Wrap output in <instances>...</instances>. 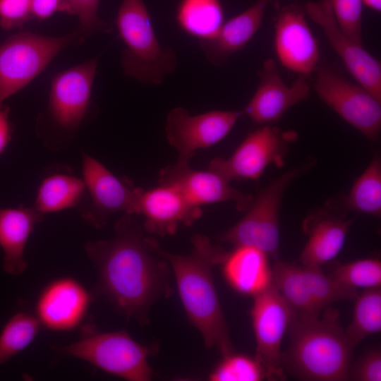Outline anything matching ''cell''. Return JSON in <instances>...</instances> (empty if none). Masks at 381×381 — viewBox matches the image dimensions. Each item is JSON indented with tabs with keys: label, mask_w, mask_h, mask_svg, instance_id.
<instances>
[{
	"label": "cell",
	"mask_w": 381,
	"mask_h": 381,
	"mask_svg": "<svg viewBox=\"0 0 381 381\" xmlns=\"http://www.w3.org/2000/svg\"><path fill=\"white\" fill-rule=\"evenodd\" d=\"M56 12L73 15L67 0H31L32 16L38 20H44Z\"/></svg>",
	"instance_id": "8d00e7d4"
},
{
	"label": "cell",
	"mask_w": 381,
	"mask_h": 381,
	"mask_svg": "<svg viewBox=\"0 0 381 381\" xmlns=\"http://www.w3.org/2000/svg\"><path fill=\"white\" fill-rule=\"evenodd\" d=\"M354 220L321 214L310 219L308 238L300 256L301 265L320 267L334 259Z\"/></svg>",
	"instance_id": "603a6c76"
},
{
	"label": "cell",
	"mask_w": 381,
	"mask_h": 381,
	"mask_svg": "<svg viewBox=\"0 0 381 381\" xmlns=\"http://www.w3.org/2000/svg\"><path fill=\"white\" fill-rule=\"evenodd\" d=\"M91 301V294L79 281L63 277L44 287L37 297L35 314L42 327L70 331L81 325Z\"/></svg>",
	"instance_id": "ac0fdd59"
},
{
	"label": "cell",
	"mask_w": 381,
	"mask_h": 381,
	"mask_svg": "<svg viewBox=\"0 0 381 381\" xmlns=\"http://www.w3.org/2000/svg\"><path fill=\"white\" fill-rule=\"evenodd\" d=\"M314 73L313 88L320 99L367 138L376 140L381 130V102L331 66L319 64Z\"/></svg>",
	"instance_id": "ba28073f"
},
{
	"label": "cell",
	"mask_w": 381,
	"mask_h": 381,
	"mask_svg": "<svg viewBox=\"0 0 381 381\" xmlns=\"http://www.w3.org/2000/svg\"><path fill=\"white\" fill-rule=\"evenodd\" d=\"M339 318L331 307L322 315L295 312L288 329L290 345L282 354L284 370L303 380H348L353 349Z\"/></svg>",
	"instance_id": "3957f363"
},
{
	"label": "cell",
	"mask_w": 381,
	"mask_h": 381,
	"mask_svg": "<svg viewBox=\"0 0 381 381\" xmlns=\"http://www.w3.org/2000/svg\"><path fill=\"white\" fill-rule=\"evenodd\" d=\"M296 138L294 131L263 125L249 133L230 157L212 159L208 169L229 182L258 180L270 164L284 166L289 144Z\"/></svg>",
	"instance_id": "9c48e42d"
},
{
	"label": "cell",
	"mask_w": 381,
	"mask_h": 381,
	"mask_svg": "<svg viewBox=\"0 0 381 381\" xmlns=\"http://www.w3.org/2000/svg\"><path fill=\"white\" fill-rule=\"evenodd\" d=\"M85 192L83 179L67 174H52L42 181L33 207L44 215L72 208L81 202Z\"/></svg>",
	"instance_id": "d4e9b609"
},
{
	"label": "cell",
	"mask_w": 381,
	"mask_h": 381,
	"mask_svg": "<svg viewBox=\"0 0 381 381\" xmlns=\"http://www.w3.org/2000/svg\"><path fill=\"white\" fill-rule=\"evenodd\" d=\"M295 310L272 284L254 296L250 310L256 343L255 357L262 365L267 380H284L281 346Z\"/></svg>",
	"instance_id": "30bf717a"
},
{
	"label": "cell",
	"mask_w": 381,
	"mask_h": 381,
	"mask_svg": "<svg viewBox=\"0 0 381 381\" xmlns=\"http://www.w3.org/2000/svg\"><path fill=\"white\" fill-rule=\"evenodd\" d=\"M83 42L79 32L51 37L21 32L0 44V105L37 77L64 48Z\"/></svg>",
	"instance_id": "8992f818"
},
{
	"label": "cell",
	"mask_w": 381,
	"mask_h": 381,
	"mask_svg": "<svg viewBox=\"0 0 381 381\" xmlns=\"http://www.w3.org/2000/svg\"><path fill=\"white\" fill-rule=\"evenodd\" d=\"M42 327L35 313L16 312L0 332V368L30 346Z\"/></svg>",
	"instance_id": "f1b7e54d"
},
{
	"label": "cell",
	"mask_w": 381,
	"mask_h": 381,
	"mask_svg": "<svg viewBox=\"0 0 381 381\" xmlns=\"http://www.w3.org/2000/svg\"><path fill=\"white\" fill-rule=\"evenodd\" d=\"M312 162L293 168L271 181L253 198L246 214L222 234L218 241L234 246H250L269 257L277 255L279 244V212L290 183L311 167Z\"/></svg>",
	"instance_id": "52a82bcc"
},
{
	"label": "cell",
	"mask_w": 381,
	"mask_h": 381,
	"mask_svg": "<svg viewBox=\"0 0 381 381\" xmlns=\"http://www.w3.org/2000/svg\"><path fill=\"white\" fill-rule=\"evenodd\" d=\"M158 183L176 187L193 205L233 202L240 211H246L254 197L243 193L230 185L219 174L207 169L196 170L189 165V160L178 158L177 161L161 169Z\"/></svg>",
	"instance_id": "9a60e30c"
},
{
	"label": "cell",
	"mask_w": 381,
	"mask_h": 381,
	"mask_svg": "<svg viewBox=\"0 0 381 381\" xmlns=\"http://www.w3.org/2000/svg\"><path fill=\"white\" fill-rule=\"evenodd\" d=\"M115 25L124 48L121 64L125 75L157 85L177 65L174 49L159 42L143 0H122Z\"/></svg>",
	"instance_id": "277c9868"
},
{
	"label": "cell",
	"mask_w": 381,
	"mask_h": 381,
	"mask_svg": "<svg viewBox=\"0 0 381 381\" xmlns=\"http://www.w3.org/2000/svg\"><path fill=\"white\" fill-rule=\"evenodd\" d=\"M351 322L345 330L350 346L354 349L365 337L381 330V289H363L355 298Z\"/></svg>",
	"instance_id": "83f0119b"
},
{
	"label": "cell",
	"mask_w": 381,
	"mask_h": 381,
	"mask_svg": "<svg viewBox=\"0 0 381 381\" xmlns=\"http://www.w3.org/2000/svg\"><path fill=\"white\" fill-rule=\"evenodd\" d=\"M97 66V59H92L53 77L48 111L52 119L61 128L75 130L85 117Z\"/></svg>",
	"instance_id": "2e32d148"
},
{
	"label": "cell",
	"mask_w": 381,
	"mask_h": 381,
	"mask_svg": "<svg viewBox=\"0 0 381 381\" xmlns=\"http://www.w3.org/2000/svg\"><path fill=\"white\" fill-rule=\"evenodd\" d=\"M82 171L89 200L80 212L87 223L100 229L114 213L135 214L141 188L129 185L100 162L85 153L82 157Z\"/></svg>",
	"instance_id": "8fae6325"
},
{
	"label": "cell",
	"mask_w": 381,
	"mask_h": 381,
	"mask_svg": "<svg viewBox=\"0 0 381 381\" xmlns=\"http://www.w3.org/2000/svg\"><path fill=\"white\" fill-rule=\"evenodd\" d=\"M272 270V284L294 310L310 315L323 310L309 292L300 265L277 260Z\"/></svg>",
	"instance_id": "484cf974"
},
{
	"label": "cell",
	"mask_w": 381,
	"mask_h": 381,
	"mask_svg": "<svg viewBox=\"0 0 381 381\" xmlns=\"http://www.w3.org/2000/svg\"><path fill=\"white\" fill-rule=\"evenodd\" d=\"M241 111L212 110L192 115L186 109L175 107L167 116L165 132L168 143L179 157L190 159L196 151L210 147L232 130Z\"/></svg>",
	"instance_id": "7c38bea8"
},
{
	"label": "cell",
	"mask_w": 381,
	"mask_h": 381,
	"mask_svg": "<svg viewBox=\"0 0 381 381\" xmlns=\"http://www.w3.org/2000/svg\"><path fill=\"white\" fill-rule=\"evenodd\" d=\"M73 15H77L79 24L77 30L81 36L83 42L92 34L100 32L109 33L114 28L98 16L100 0H67Z\"/></svg>",
	"instance_id": "836d02e7"
},
{
	"label": "cell",
	"mask_w": 381,
	"mask_h": 381,
	"mask_svg": "<svg viewBox=\"0 0 381 381\" xmlns=\"http://www.w3.org/2000/svg\"><path fill=\"white\" fill-rule=\"evenodd\" d=\"M32 18L31 0H0V25L2 28H21Z\"/></svg>",
	"instance_id": "e575fe53"
},
{
	"label": "cell",
	"mask_w": 381,
	"mask_h": 381,
	"mask_svg": "<svg viewBox=\"0 0 381 381\" xmlns=\"http://www.w3.org/2000/svg\"><path fill=\"white\" fill-rule=\"evenodd\" d=\"M300 267L309 292L322 309L337 301L352 300L357 296L356 289L340 284L325 274L320 267L303 265Z\"/></svg>",
	"instance_id": "f546056e"
},
{
	"label": "cell",
	"mask_w": 381,
	"mask_h": 381,
	"mask_svg": "<svg viewBox=\"0 0 381 381\" xmlns=\"http://www.w3.org/2000/svg\"><path fill=\"white\" fill-rule=\"evenodd\" d=\"M149 240L152 249L171 268L186 315L205 346L216 349L223 356L233 352L213 278V268L222 265L228 252L199 234L192 236V251L186 255L164 250L153 237Z\"/></svg>",
	"instance_id": "7a4b0ae2"
},
{
	"label": "cell",
	"mask_w": 381,
	"mask_h": 381,
	"mask_svg": "<svg viewBox=\"0 0 381 381\" xmlns=\"http://www.w3.org/2000/svg\"><path fill=\"white\" fill-rule=\"evenodd\" d=\"M176 22L186 34L207 40L214 36L224 22L221 0H180L176 9Z\"/></svg>",
	"instance_id": "cb8c5ba5"
},
{
	"label": "cell",
	"mask_w": 381,
	"mask_h": 381,
	"mask_svg": "<svg viewBox=\"0 0 381 381\" xmlns=\"http://www.w3.org/2000/svg\"><path fill=\"white\" fill-rule=\"evenodd\" d=\"M344 207L347 210L380 217L381 160L378 155L355 180L344 199Z\"/></svg>",
	"instance_id": "4316f807"
},
{
	"label": "cell",
	"mask_w": 381,
	"mask_h": 381,
	"mask_svg": "<svg viewBox=\"0 0 381 381\" xmlns=\"http://www.w3.org/2000/svg\"><path fill=\"white\" fill-rule=\"evenodd\" d=\"M114 230L111 239L85 246L98 273L96 291L128 318L146 325L152 305L172 294L170 267L133 214L124 213Z\"/></svg>",
	"instance_id": "6da1fadb"
},
{
	"label": "cell",
	"mask_w": 381,
	"mask_h": 381,
	"mask_svg": "<svg viewBox=\"0 0 381 381\" xmlns=\"http://www.w3.org/2000/svg\"><path fill=\"white\" fill-rule=\"evenodd\" d=\"M348 380L380 381V349H373L368 351L353 365H351L348 374Z\"/></svg>",
	"instance_id": "d590c367"
},
{
	"label": "cell",
	"mask_w": 381,
	"mask_h": 381,
	"mask_svg": "<svg viewBox=\"0 0 381 381\" xmlns=\"http://www.w3.org/2000/svg\"><path fill=\"white\" fill-rule=\"evenodd\" d=\"M329 276L350 289H373L381 286V262L377 258H365L336 266Z\"/></svg>",
	"instance_id": "4dcf8cb0"
},
{
	"label": "cell",
	"mask_w": 381,
	"mask_h": 381,
	"mask_svg": "<svg viewBox=\"0 0 381 381\" xmlns=\"http://www.w3.org/2000/svg\"><path fill=\"white\" fill-rule=\"evenodd\" d=\"M259 84L253 96L241 110L258 124H272L279 120L291 107L307 99L310 86L306 77L299 75L291 85L282 80L276 63L267 59L259 73Z\"/></svg>",
	"instance_id": "d6986e66"
},
{
	"label": "cell",
	"mask_w": 381,
	"mask_h": 381,
	"mask_svg": "<svg viewBox=\"0 0 381 381\" xmlns=\"http://www.w3.org/2000/svg\"><path fill=\"white\" fill-rule=\"evenodd\" d=\"M327 1L340 29L353 40L363 44V0Z\"/></svg>",
	"instance_id": "d6a6232c"
},
{
	"label": "cell",
	"mask_w": 381,
	"mask_h": 381,
	"mask_svg": "<svg viewBox=\"0 0 381 381\" xmlns=\"http://www.w3.org/2000/svg\"><path fill=\"white\" fill-rule=\"evenodd\" d=\"M265 1H267L269 3V2H270V1H272V0H265Z\"/></svg>",
	"instance_id": "ab89813d"
},
{
	"label": "cell",
	"mask_w": 381,
	"mask_h": 381,
	"mask_svg": "<svg viewBox=\"0 0 381 381\" xmlns=\"http://www.w3.org/2000/svg\"><path fill=\"white\" fill-rule=\"evenodd\" d=\"M212 381H260L267 379L262 365L254 357L233 353L223 359L210 374Z\"/></svg>",
	"instance_id": "1f68e13d"
},
{
	"label": "cell",
	"mask_w": 381,
	"mask_h": 381,
	"mask_svg": "<svg viewBox=\"0 0 381 381\" xmlns=\"http://www.w3.org/2000/svg\"><path fill=\"white\" fill-rule=\"evenodd\" d=\"M304 9L306 15L323 30L329 45L352 77L381 102L380 61L340 29L327 0L307 2Z\"/></svg>",
	"instance_id": "4fadbf2b"
},
{
	"label": "cell",
	"mask_w": 381,
	"mask_h": 381,
	"mask_svg": "<svg viewBox=\"0 0 381 381\" xmlns=\"http://www.w3.org/2000/svg\"><path fill=\"white\" fill-rule=\"evenodd\" d=\"M44 217L33 207L0 208V247L7 274L17 277L26 270L25 247L35 224Z\"/></svg>",
	"instance_id": "44dd1931"
},
{
	"label": "cell",
	"mask_w": 381,
	"mask_h": 381,
	"mask_svg": "<svg viewBox=\"0 0 381 381\" xmlns=\"http://www.w3.org/2000/svg\"><path fill=\"white\" fill-rule=\"evenodd\" d=\"M222 265L226 280L241 294L254 297L272 283L269 256L254 246H234Z\"/></svg>",
	"instance_id": "7402d4cb"
},
{
	"label": "cell",
	"mask_w": 381,
	"mask_h": 381,
	"mask_svg": "<svg viewBox=\"0 0 381 381\" xmlns=\"http://www.w3.org/2000/svg\"><path fill=\"white\" fill-rule=\"evenodd\" d=\"M304 8L295 4L277 9L274 19V48L287 69L306 77L320 64L318 42L306 19Z\"/></svg>",
	"instance_id": "5bb4252c"
},
{
	"label": "cell",
	"mask_w": 381,
	"mask_h": 381,
	"mask_svg": "<svg viewBox=\"0 0 381 381\" xmlns=\"http://www.w3.org/2000/svg\"><path fill=\"white\" fill-rule=\"evenodd\" d=\"M363 3L370 9L377 12H380L381 0H363Z\"/></svg>",
	"instance_id": "f35d334b"
},
{
	"label": "cell",
	"mask_w": 381,
	"mask_h": 381,
	"mask_svg": "<svg viewBox=\"0 0 381 381\" xmlns=\"http://www.w3.org/2000/svg\"><path fill=\"white\" fill-rule=\"evenodd\" d=\"M9 108L0 105V155L11 140L12 128L9 120Z\"/></svg>",
	"instance_id": "74e56055"
},
{
	"label": "cell",
	"mask_w": 381,
	"mask_h": 381,
	"mask_svg": "<svg viewBox=\"0 0 381 381\" xmlns=\"http://www.w3.org/2000/svg\"><path fill=\"white\" fill-rule=\"evenodd\" d=\"M202 214L201 207L190 203L174 186L159 183L157 187L140 188L136 202L135 214L144 217L145 232L171 236L181 225L190 226Z\"/></svg>",
	"instance_id": "e0dca14e"
},
{
	"label": "cell",
	"mask_w": 381,
	"mask_h": 381,
	"mask_svg": "<svg viewBox=\"0 0 381 381\" xmlns=\"http://www.w3.org/2000/svg\"><path fill=\"white\" fill-rule=\"evenodd\" d=\"M268 2L258 0L242 13L224 22L212 37L198 41L206 59L222 66L236 52L243 49L260 28Z\"/></svg>",
	"instance_id": "ffe728a7"
},
{
	"label": "cell",
	"mask_w": 381,
	"mask_h": 381,
	"mask_svg": "<svg viewBox=\"0 0 381 381\" xmlns=\"http://www.w3.org/2000/svg\"><path fill=\"white\" fill-rule=\"evenodd\" d=\"M52 349L126 380L147 381L153 375L147 361L152 349L125 330L102 332L86 326L78 340L65 346L54 345Z\"/></svg>",
	"instance_id": "5b68a950"
}]
</instances>
